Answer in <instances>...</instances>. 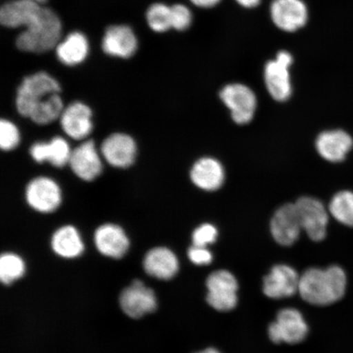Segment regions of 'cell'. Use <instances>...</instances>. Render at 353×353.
<instances>
[{
  "mask_svg": "<svg viewBox=\"0 0 353 353\" xmlns=\"http://www.w3.org/2000/svg\"><path fill=\"white\" fill-rule=\"evenodd\" d=\"M346 289V273L339 266L310 268L300 277V294L314 305H329L339 301L345 294Z\"/></svg>",
  "mask_w": 353,
  "mask_h": 353,
  "instance_id": "6da1fadb",
  "label": "cell"
},
{
  "mask_svg": "<svg viewBox=\"0 0 353 353\" xmlns=\"http://www.w3.org/2000/svg\"><path fill=\"white\" fill-rule=\"evenodd\" d=\"M61 35V20L50 8H43L41 15L17 38V47L29 52H46L57 47Z\"/></svg>",
  "mask_w": 353,
  "mask_h": 353,
  "instance_id": "7a4b0ae2",
  "label": "cell"
},
{
  "mask_svg": "<svg viewBox=\"0 0 353 353\" xmlns=\"http://www.w3.org/2000/svg\"><path fill=\"white\" fill-rule=\"evenodd\" d=\"M61 87L56 79L46 72H38L26 77L17 92L16 108L22 117H28L35 104L47 97L59 94Z\"/></svg>",
  "mask_w": 353,
  "mask_h": 353,
  "instance_id": "3957f363",
  "label": "cell"
},
{
  "mask_svg": "<svg viewBox=\"0 0 353 353\" xmlns=\"http://www.w3.org/2000/svg\"><path fill=\"white\" fill-rule=\"evenodd\" d=\"M294 204L303 230L312 241L324 240L327 234L329 214L322 202L316 198L303 196Z\"/></svg>",
  "mask_w": 353,
  "mask_h": 353,
  "instance_id": "277c9868",
  "label": "cell"
},
{
  "mask_svg": "<svg viewBox=\"0 0 353 353\" xmlns=\"http://www.w3.org/2000/svg\"><path fill=\"white\" fill-rule=\"evenodd\" d=\"M61 197L59 185L48 176H37L26 188V202L39 213L50 214L59 209Z\"/></svg>",
  "mask_w": 353,
  "mask_h": 353,
  "instance_id": "5b68a950",
  "label": "cell"
},
{
  "mask_svg": "<svg viewBox=\"0 0 353 353\" xmlns=\"http://www.w3.org/2000/svg\"><path fill=\"white\" fill-rule=\"evenodd\" d=\"M307 331V325L301 313L294 308H285L269 325L268 334L276 343H297L306 338Z\"/></svg>",
  "mask_w": 353,
  "mask_h": 353,
  "instance_id": "8992f818",
  "label": "cell"
},
{
  "mask_svg": "<svg viewBox=\"0 0 353 353\" xmlns=\"http://www.w3.org/2000/svg\"><path fill=\"white\" fill-rule=\"evenodd\" d=\"M293 63L290 52H278L276 59L268 61L264 70L265 83L273 99L285 101L290 99L291 87L289 68Z\"/></svg>",
  "mask_w": 353,
  "mask_h": 353,
  "instance_id": "52a82bcc",
  "label": "cell"
},
{
  "mask_svg": "<svg viewBox=\"0 0 353 353\" xmlns=\"http://www.w3.org/2000/svg\"><path fill=\"white\" fill-rule=\"evenodd\" d=\"M220 99L231 110L232 120L238 125H245L252 121L257 99L249 87L241 83L225 86L220 92Z\"/></svg>",
  "mask_w": 353,
  "mask_h": 353,
  "instance_id": "ba28073f",
  "label": "cell"
},
{
  "mask_svg": "<svg viewBox=\"0 0 353 353\" xmlns=\"http://www.w3.org/2000/svg\"><path fill=\"white\" fill-rule=\"evenodd\" d=\"M207 301L216 310L228 312L237 303L238 284L231 272L220 270L212 273L206 281Z\"/></svg>",
  "mask_w": 353,
  "mask_h": 353,
  "instance_id": "9c48e42d",
  "label": "cell"
},
{
  "mask_svg": "<svg viewBox=\"0 0 353 353\" xmlns=\"http://www.w3.org/2000/svg\"><path fill=\"white\" fill-rule=\"evenodd\" d=\"M120 305L130 319H139L156 310L157 299L154 291L142 281L134 280L121 294Z\"/></svg>",
  "mask_w": 353,
  "mask_h": 353,
  "instance_id": "30bf717a",
  "label": "cell"
},
{
  "mask_svg": "<svg viewBox=\"0 0 353 353\" xmlns=\"http://www.w3.org/2000/svg\"><path fill=\"white\" fill-rule=\"evenodd\" d=\"M138 148L134 139L123 132H114L101 145V154L110 165L126 169L134 164Z\"/></svg>",
  "mask_w": 353,
  "mask_h": 353,
  "instance_id": "8fae6325",
  "label": "cell"
},
{
  "mask_svg": "<svg viewBox=\"0 0 353 353\" xmlns=\"http://www.w3.org/2000/svg\"><path fill=\"white\" fill-rule=\"evenodd\" d=\"M79 179L91 182L103 172V161L94 141H85L72 150L69 164Z\"/></svg>",
  "mask_w": 353,
  "mask_h": 353,
  "instance_id": "7c38bea8",
  "label": "cell"
},
{
  "mask_svg": "<svg viewBox=\"0 0 353 353\" xmlns=\"http://www.w3.org/2000/svg\"><path fill=\"white\" fill-rule=\"evenodd\" d=\"M272 21L284 32H296L305 26L308 12L302 0H273L271 6Z\"/></svg>",
  "mask_w": 353,
  "mask_h": 353,
  "instance_id": "4fadbf2b",
  "label": "cell"
},
{
  "mask_svg": "<svg viewBox=\"0 0 353 353\" xmlns=\"http://www.w3.org/2000/svg\"><path fill=\"white\" fill-rule=\"evenodd\" d=\"M303 230L295 204H285L278 209L271 221V232L281 245L290 246L299 239Z\"/></svg>",
  "mask_w": 353,
  "mask_h": 353,
  "instance_id": "5bb4252c",
  "label": "cell"
},
{
  "mask_svg": "<svg viewBox=\"0 0 353 353\" xmlns=\"http://www.w3.org/2000/svg\"><path fill=\"white\" fill-rule=\"evenodd\" d=\"M94 238L97 250L105 257L121 259L130 249L129 237L117 224L101 225L96 229Z\"/></svg>",
  "mask_w": 353,
  "mask_h": 353,
  "instance_id": "9a60e30c",
  "label": "cell"
},
{
  "mask_svg": "<svg viewBox=\"0 0 353 353\" xmlns=\"http://www.w3.org/2000/svg\"><path fill=\"white\" fill-rule=\"evenodd\" d=\"M300 277L294 268L276 265L264 277L263 292L272 299L290 297L299 291Z\"/></svg>",
  "mask_w": 353,
  "mask_h": 353,
  "instance_id": "2e32d148",
  "label": "cell"
},
{
  "mask_svg": "<svg viewBox=\"0 0 353 353\" xmlns=\"http://www.w3.org/2000/svg\"><path fill=\"white\" fill-rule=\"evenodd\" d=\"M92 112L90 107L76 101L66 107L60 117L61 126L66 135L74 140H82L90 136L94 127Z\"/></svg>",
  "mask_w": 353,
  "mask_h": 353,
  "instance_id": "e0dca14e",
  "label": "cell"
},
{
  "mask_svg": "<svg viewBox=\"0 0 353 353\" xmlns=\"http://www.w3.org/2000/svg\"><path fill=\"white\" fill-rule=\"evenodd\" d=\"M43 10L41 4L30 0H13L4 3L0 10V21L10 28H28Z\"/></svg>",
  "mask_w": 353,
  "mask_h": 353,
  "instance_id": "ac0fdd59",
  "label": "cell"
},
{
  "mask_svg": "<svg viewBox=\"0 0 353 353\" xmlns=\"http://www.w3.org/2000/svg\"><path fill=\"white\" fill-rule=\"evenodd\" d=\"M352 147V137L341 130L321 132L316 141V148L320 156L332 163L345 160Z\"/></svg>",
  "mask_w": 353,
  "mask_h": 353,
  "instance_id": "d6986e66",
  "label": "cell"
},
{
  "mask_svg": "<svg viewBox=\"0 0 353 353\" xmlns=\"http://www.w3.org/2000/svg\"><path fill=\"white\" fill-rule=\"evenodd\" d=\"M101 46L110 56L129 59L138 48V39L129 26H112L105 30Z\"/></svg>",
  "mask_w": 353,
  "mask_h": 353,
  "instance_id": "ffe728a7",
  "label": "cell"
},
{
  "mask_svg": "<svg viewBox=\"0 0 353 353\" xmlns=\"http://www.w3.org/2000/svg\"><path fill=\"white\" fill-rule=\"evenodd\" d=\"M72 152L68 141L59 136L54 137L48 143H35L30 149V156L35 162L41 164L48 161L57 168L69 164Z\"/></svg>",
  "mask_w": 353,
  "mask_h": 353,
  "instance_id": "44dd1931",
  "label": "cell"
},
{
  "mask_svg": "<svg viewBox=\"0 0 353 353\" xmlns=\"http://www.w3.org/2000/svg\"><path fill=\"white\" fill-rule=\"evenodd\" d=\"M143 267L149 276L161 280H170L179 271V260L170 249L157 247L145 254Z\"/></svg>",
  "mask_w": 353,
  "mask_h": 353,
  "instance_id": "7402d4cb",
  "label": "cell"
},
{
  "mask_svg": "<svg viewBox=\"0 0 353 353\" xmlns=\"http://www.w3.org/2000/svg\"><path fill=\"white\" fill-rule=\"evenodd\" d=\"M191 179L199 188L205 191H216L223 184L224 170L222 165L215 159L202 158L193 165Z\"/></svg>",
  "mask_w": 353,
  "mask_h": 353,
  "instance_id": "603a6c76",
  "label": "cell"
},
{
  "mask_svg": "<svg viewBox=\"0 0 353 353\" xmlns=\"http://www.w3.org/2000/svg\"><path fill=\"white\" fill-rule=\"evenodd\" d=\"M51 246L56 254L64 259L77 258L85 250L81 234L72 225L57 229L52 236Z\"/></svg>",
  "mask_w": 353,
  "mask_h": 353,
  "instance_id": "cb8c5ba5",
  "label": "cell"
},
{
  "mask_svg": "<svg viewBox=\"0 0 353 353\" xmlns=\"http://www.w3.org/2000/svg\"><path fill=\"white\" fill-rule=\"evenodd\" d=\"M90 50L85 35L72 32L56 47L57 59L66 65H76L85 61Z\"/></svg>",
  "mask_w": 353,
  "mask_h": 353,
  "instance_id": "d4e9b609",
  "label": "cell"
},
{
  "mask_svg": "<svg viewBox=\"0 0 353 353\" xmlns=\"http://www.w3.org/2000/svg\"><path fill=\"white\" fill-rule=\"evenodd\" d=\"M64 109L63 101L59 94H54L35 104L28 118L37 125H46L60 118Z\"/></svg>",
  "mask_w": 353,
  "mask_h": 353,
  "instance_id": "484cf974",
  "label": "cell"
},
{
  "mask_svg": "<svg viewBox=\"0 0 353 353\" xmlns=\"http://www.w3.org/2000/svg\"><path fill=\"white\" fill-rule=\"evenodd\" d=\"M330 214L347 227H353V192H339L334 195L329 205Z\"/></svg>",
  "mask_w": 353,
  "mask_h": 353,
  "instance_id": "4316f807",
  "label": "cell"
},
{
  "mask_svg": "<svg viewBox=\"0 0 353 353\" xmlns=\"http://www.w3.org/2000/svg\"><path fill=\"white\" fill-rule=\"evenodd\" d=\"M26 272V264L19 255L3 254L0 258V279L6 285L19 280Z\"/></svg>",
  "mask_w": 353,
  "mask_h": 353,
  "instance_id": "83f0119b",
  "label": "cell"
},
{
  "mask_svg": "<svg viewBox=\"0 0 353 353\" xmlns=\"http://www.w3.org/2000/svg\"><path fill=\"white\" fill-rule=\"evenodd\" d=\"M147 21L154 32L162 33L172 28L171 7L164 3H154L147 12Z\"/></svg>",
  "mask_w": 353,
  "mask_h": 353,
  "instance_id": "f1b7e54d",
  "label": "cell"
},
{
  "mask_svg": "<svg viewBox=\"0 0 353 353\" xmlns=\"http://www.w3.org/2000/svg\"><path fill=\"white\" fill-rule=\"evenodd\" d=\"M20 140V132L14 123L2 119L0 121V148L3 151H12L19 145Z\"/></svg>",
  "mask_w": 353,
  "mask_h": 353,
  "instance_id": "f546056e",
  "label": "cell"
},
{
  "mask_svg": "<svg viewBox=\"0 0 353 353\" xmlns=\"http://www.w3.org/2000/svg\"><path fill=\"white\" fill-rule=\"evenodd\" d=\"M172 28L176 30H185L189 28L192 21L191 11L182 4H176L171 7Z\"/></svg>",
  "mask_w": 353,
  "mask_h": 353,
  "instance_id": "4dcf8cb0",
  "label": "cell"
},
{
  "mask_svg": "<svg viewBox=\"0 0 353 353\" xmlns=\"http://www.w3.org/2000/svg\"><path fill=\"white\" fill-rule=\"evenodd\" d=\"M218 231L213 225L202 224L192 234L193 245L206 247L217 239Z\"/></svg>",
  "mask_w": 353,
  "mask_h": 353,
  "instance_id": "1f68e13d",
  "label": "cell"
},
{
  "mask_svg": "<svg viewBox=\"0 0 353 353\" xmlns=\"http://www.w3.org/2000/svg\"><path fill=\"white\" fill-rule=\"evenodd\" d=\"M188 258L194 264L202 266L210 264L213 260V255L206 247L193 245L188 250Z\"/></svg>",
  "mask_w": 353,
  "mask_h": 353,
  "instance_id": "d6a6232c",
  "label": "cell"
},
{
  "mask_svg": "<svg viewBox=\"0 0 353 353\" xmlns=\"http://www.w3.org/2000/svg\"><path fill=\"white\" fill-rule=\"evenodd\" d=\"M221 0H191L193 4L200 8H212L217 6Z\"/></svg>",
  "mask_w": 353,
  "mask_h": 353,
  "instance_id": "836d02e7",
  "label": "cell"
},
{
  "mask_svg": "<svg viewBox=\"0 0 353 353\" xmlns=\"http://www.w3.org/2000/svg\"><path fill=\"white\" fill-rule=\"evenodd\" d=\"M236 1L240 4L241 6L247 8H255L261 3V0H236Z\"/></svg>",
  "mask_w": 353,
  "mask_h": 353,
  "instance_id": "e575fe53",
  "label": "cell"
},
{
  "mask_svg": "<svg viewBox=\"0 0 353 353\" xmlns=\"http://www.w3.org/2000/svg\"><path fill=\"white\" fill-rule=\"evenodd\" d=\"M198 353H221L218 350H214V348H207V350L204 351H201Z\"/></svg>",
  "mask_w": 353,
  "mask_h": 353,
  "instance_id": "d590c367",
  "label": "cell"
},
{
  "mask_svg": "<svg viewBox=\"0 0 353 353\" xmlns=\"http://www.w3.org/2000/svg\"><path fill=\"white\" fill-rule=\"evenodd\" d=\"M30 1H34V2H37L39 4H41L46 1H47V0H30Z\"/></svg>",
  "mask_w": 353,
  "mask_h": 353,
  "instance_id": "8d00e7d4",
  "label": "cell"
}]
</instances>
